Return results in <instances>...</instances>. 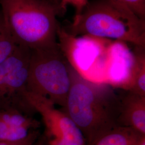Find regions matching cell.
<instances>
[{
  "label": "cell",
  "instance_id": "30bf717a",
  "mask_svg": "<svg viewBox=\"0 0 145 145\" xmlns=\"http://www.w3.org/2000/svg\"><path fill=\"white\" fill-rule=\"evenodd\" d=\"M18 46L5 24L0 31V63L9 57Z\"/></svg>",
  "mask_w": 145,
  "mask_h": 145
},
{
  "label": "cell",
  "instance_id": "9c48e42d",
  "mask_svg": "<svg viewBox=\"0 0 145 145\" xmlns=\"http://www.w3.org/2000/svg\"><path fill=\"white\" fill-rule=\"evenodd\" d=\"M143 136L130 127L118 126L101 135L91 145H137Z\"/></svg>",
  "mask_w": 145,
  "mask_h": 145
},
{
  "label": "cell",
  "instance_id": "6da1fadb",
  "mask_svg": "<svg viewBox=\"0 0 145 145\" xmlns=\"http://www.w3.org/2000/svg\"><path fill=\"white\" fill-rule=\"evenodd\" d=\"M71 86L61 110L81 131L87 145L120 126L121 98L113 88L84 78L71 64Z\"/></svg>",
  "mask_w": 145,
  "mask_h": 145
},
{
  "label": "cell",
  "instance_id": "8992f818",
  "mask_svg": "<svg viewBox=\"0 0 145 145\" xmlns=\"http://www.w3.org/2000/svg\"><path fill=\"white\" fill-rule=\"evenodd\" d=\"M25 97L31 108L42 117L48 145H87L77 126L51 101L27 91Z\"/></svg>",
  "mask_w": 145,
  "mask_h": 145
},
{
  "label": "cell",
  "instance_id": "2e32d148",
  "mask_svg": "<svg viewBox=\"0 0 145 145\" xmlns=\"http://www.w3.org/2000/svg\"><path fill=\"white\" fill-rule=\"evenodd\" d=\"M137 145H145V136L141 137Z\"/></svg>",
  "mask_w": 145,
  "mask_h": 145
},
{
  "label": "cell",
  "instance_id": "ba28073f",
  "mask_svg": "<svg viewBox=\"0 0 145 145\" xmlns=\"http://www.w3.org/2000/svg\"><path fill=\"white\" fill-rule=\"evenodd\" d=\"M135 47L133 61L124 87L127 91L145 96V47Z\"/></svg>",
  "mask_w": 145,
  "mask_h": 145
},
{
  "label": "cell",
  "instance_id": "7a4b0ae2",
  "mask_svg": "<svg viewBox=\"0 0 145 145\" xmlns=\"http://www.w3.org/2000/svg\"><path fill=\"white\" fill-rule=\"evenodd\" d=\"M64 29L74 36L96 37L145 47V20L117 0L88 1Z\"/></svg>",
  "mask_w": 145,
  "mask_h": 145
},
{
  "label": "cell",
  "instance_id": "5b68a950",
  "mask_svg": "<svg viewBox=\"0 0 145 145\" xmlns=\"http://www.w3.org/2000/svg\"><path fill=\"white\" fill-rule=\"evenodd\" d=\"M31 50L18 45L0 63V109L14 108L33 114L25 93L29 76Z\"/></svg>",
  "mask_w": 145,
  "mask_h": 145
},
{
  "label": "cell",
  "instance_id": "9a60e30c",
  "mask_svg": "<svg viewBox=\"0 0 145 145\" xmlns=\"http://www.w3.org/2000/svg\"><path fill=\"white\" fill-rule=\"evenodd\" d=\"M5 25V23L3 18V16L2 14V12L0 9V31L3 28V27Z\"/></svg>",
  "mask_w": 145,
  "mask_h": 145
},
{
  "label": "cell",
  "instance_id": "3957f363",
  "mask_svg": "<svg viewBox=\"0 0 145 145\" xmlns=\"http://www.w3.org/2000/svg\"><path fill=\"white\" fill-rule=\"evenodd\" d=\"M5 27L18 45L30 50L57 42V16L66 8L48 0H0Z\"/></svg>",
  "mask_w": 145,
  "mask_h": 145
},
{
  "label": "cell",
  "instance_id": "5bb4252c",
  "mask_svg": "<svg viewBox=\"0 0 145 145\" xmlns=\"http://www.w3.org/2000/svg\"><path fill=\"white\" fill-rule=\"evenodd\" d=\"M33 145H48L45 137L44 136V137L41 138L40 139L39 138Z\"/></svg>",
  "mask_w": 145,
  "mask_h": 145
},
{
  "label": "cell",
  "instance_id": "8fae6325",
  "mask_svg": "<svg viewBox=\"0 0 145 145\" xmlns=\"http://www.w3.org/2000/svg\"><path fill=\"white\" fill-rule=\"evenodd\" d=\"M127 6L140 18L145 20V0H117Z\"/></svg>",
  "mask_w": 145,
  "mask_h": 145
},
{
  "label": "cell",
  "instance_id": "277c9868",
  "mask_svg": "<svg viewBox=\"0 0 145 145\" xmlns=\"http://www.w3.org/2000/svg\"><path fill=\"white\" fill-rule=\"evenodd\" d=\"M70 68L58 42L31 50L26 91L64 108L71 86Z\"/></svg>",
  "mask_w": 145,
  "mask_h": 145
},
{
  "label": "cell",
  "instance_id": "4fadbf2b",
  "mask_svg": "<svg viewBox=\"0 0 145 145\" xmlns=\"http://www.w3.org/2000/svg\"><path fill=\"white\" fill-rule=\"evenodd\" d=\"M39 138L38 130L32 132L24 140L16 142H0V145H33Z\"/></svg>",
  "mask_w": 145,
  "mask_h": 145
},
{
  "label": "cell",
  "instance_id": "7c38bea8",
  "mask_svg": "<svg viewBox=\"0 0 145 145\" xmlns=\"http://www.w3.org/2000/svg\"><path fill=\"white\" fill-rule=\"evenodd\" d=\"M54 3L62 5L66 8L67 5L72 6L75 10V15H79L88 3V0H48Z\"/></svg>",
  "mask_w": 145,
  "mask_h": 145
},
{
  "label": "cell",
  "instance_id": "52a82bcc",
  "mask_svg": "<svg viewBox=\"0 0 145 145\" xmlns=\"http://www.w3.org/2000/svg\"><path fill=\"white\" fill-rule=\"evenodd\" d=\"M120 98L119 125L130 127L145 135V96L127 91Z\"/></svg>",
  "mask_w": 145,
  "mask_h": 145
}]
</instances>
